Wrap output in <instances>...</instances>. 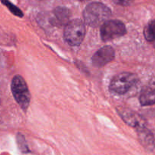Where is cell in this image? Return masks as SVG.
I'll return each mask as SVG.
<instances>
[{
  "mask_svg": "<svg viewBox=\"0 0 155 155\" xmlns=\"http://www.w3.org/2000/svg\"><path fill=\"white\" fill-rule=\"evenodd\" d=\"M1 1L2 2L3 4L5 5L8 8L9 10H10L11 12L14 14V15H17V16L20 17V18H22V17L24 16V14H23V12H21V11L20 10L18 7H16V6L14 5L13 4H12L10 2H8V0H1Z\"/></svg>",
  "mask_w": 155,
  "mask_h": 155,
  "instance_id": "cell-12",
  "label": "cell"
},
{
  "mask_svg": "<svg viewBox=\"0 0 155 155\" xmlns=\"http://www.w3.org/2000/svg\"><path fill=\"white\" fill-rule=\"evenodd\" d=\"M54 16L53 24H58V25H63V24H67L68 23L71 13H70V11L66 8L58 7L54 11Z\"/></svg>",
  "mask_w": 155,
  "mask_h": 155,
  "instance_id": "cell-10",
  "label": "cell"
},
{
  "mask_svg": "<svg viewBox=\"0 0 155 155\" xmlns=\"http://www.w3.org/2000/svg\"><path fill=\"white\" fill-rule=\"evenodd\" d=\"M137 82V77L135 74L124 72L114 77L110 84V90L119 95L128 92Z\"/></svg>",
  "mask_w": 155,
  "mask_h": 155,
  "instance_id": "cell-4",
  "label": "cell"
},
{
  "mask_svg": "<svg viewBox=\"0 0 155 155\" xmlns=\"http://www.w3.org/2000/svg\"><path fill=\"white\" fill-rule=\"evenodd\" d=\"M137 131L139 140L143 146H145L147 149L152 150L154 147V137L151 134V133L148 130H146L143 126L138 127Z\"/></svg>",
  "mask_w": 155,
  "mask_h": 155,
  "instance_id": "cell-9",
  "label": "cell"
},
{
  "mask_svg": "<svg viewBox=\"0 0 155 155\" xmlns=\"http://www.w3.org/2000/svg\"><path fill=\"white\" fill-rule=\"evenodd\" d=\"M86 34V29L83 21L80 19H75L69 21L66 24L64 36L69 45L76 46L81 44Z\"/></svg>",
  "mask_w": 155,
  "mask_h": 155,
  "instance_id": "cell-2",
  "label": "cell"
},
{
  "mask_svg": "<svg viewBox=\"0 0 155 155\" xmlns=\"http://www.w3.org/2000/svg\"><path fill=\"white\" fill-rule=\"evenodd\" d=\"M127 33L123 22L118 20H110L104 22L101 27V37L103 41H110L120 37Z\"/></svg>",
  "mask_w": 155,
  "mask_h": 155,
  "instance_id": "cell-5",
  "label": "cell"
},
{
  "mask_svg": "<svg viewBox=\"0 0 155 155\" xmlns=\"http://www.w3.org/2000/svg\"><path fill=\"white\" fill-rule=\"evenodd\" d=\"M111 15L110 8L100 2H92L88 5L83 12V19L86 24L91 27H98L107 21Z\"/></svg>",
  "mask_w": 155,
  "mask_h": 155,
  "instance_id": "cell-1",
  "label": "cell"
},
{
  "mask_svg": "<svg viewBox=\"0 0 155 155\" xmlns=\"http://www.w3.org/2000/svg\"><path fill=\"white\" fill-rule=\"evenodd\" d=\"M114 50L111 46L106 45L100 48L92 57V64L96 68H101L114 60Z\"/></svg>",
  "mask_w": 155,
  "mask_h": 155,
  "instance_id": "cell-6",
  "label": "cell"
},
{
  "mask_svg": "<svg viewBox=\"0 0 155 155\" xmlns=\"http://www.w3.org/2000/svg\"><path fill=\"white\" fill-rule=\"evenodd\" d=\"M139 101L142 105L149 106L155 104V78L152 79L141 92Z\"/></svg>",
  "mask_w": 155,
  "mask_h": 155,
  "instance_id": "cell-7",
  "label": "cell"
},
{
  "mask_svg": "<svg viewBox=\"0 0 155 155\" xmlns=\"http://www.w3.org/2000/svg\"><path fill=\"white\" fill-rule=\"evenodd\" d=\"M117 4H120V5H126L127 3V0H114Z\"/></svg>",
  "mask_w": 155,
  "mask_h": 155,
  "instance_id": "cell-13",
  "label": "cell"
},
{
  "mask_svg": "<svg viewBox=\"0 0 155 155\" xmlns=\"http://www.w3.org/2000/svg\"><path fill=\"white\" fill-rule=\"evenodd\" d=\"M80 1H87V0H80Z\"/></svg>",
  "mask_w": 155,
  "mask_h": 155,
  "instance_id": "cell-14",
  "label": "cell"
},
{
  "mask_svg": "<svg viewBox=\"0 0 155 155\" xmlns=\"http://www.w3.org/2000/svg\"><path fill=\"white\" fill-rule=\"evenodd\" d=\"M145 37L148 42H154L155 45V20L151 21L144 30Z\"/></svg>",
  "mask_w": 155,
  "mask_h": 155,
  "instance_id": "cell-11",
  "label": "cell"
},
{
  "mask_svg": "<svg viewBox=\"0 0 155 155\" xmlns=\"http://www.w3.org/2000/svg\"><path fill=\"white\" fill-rule=\"evenodd\" d=\"M120 115L122 117L127 124L129 125L134 127H142V121L140 120V117L136 114L133 113L131 110H129L127 109H118Z\"/></svg>",
  "mask_w": 155,
  "mask_h": 155,
  "instance_id": "cell-8",
  "label": "cell"
},
{
  "mask_svg": "<svg viewBox=\"0 0 155 155\" xmlns=\"http://www.w3.org/2000/svg\"><path fill=\"white\" fill-rule=\"evenodd\" d=\"M12 92L15 99L24 110L29 107L30 101V94L25 80L22 77L17 75L12 79Z\"/></svg>",
  "mask_w": 155,
  "mask_h": 155,
  "instance_id": "cell-3",
  "label": "cell"
}]
</instances>
